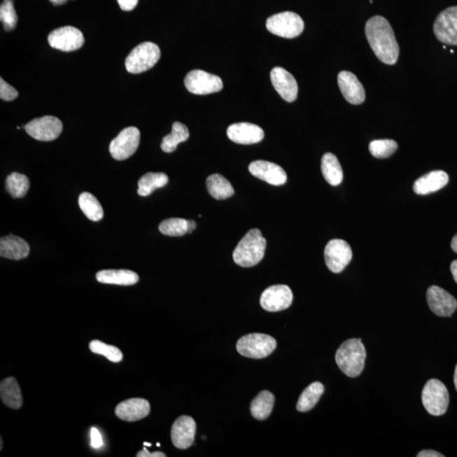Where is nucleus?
<instances>
[{"mask_svg": "<svg viewBox=\"0 0 457 457\" xmlns=\"http://www.w3.org/2000/svg\"><path fill=\"white\" fill-rule=\"evenodd\" d=\"M365 34L372 50L380 62L386 64L398 62L400 47L393 28L383 16L375 15L367 22Z\"/></svg>", "mask_w": 457, "mask_h": 457, "instance_id": "f257e3e1", "label": "nucleus"}, {"mask_svg": "<svg viewBox=\"0 0 457 457\" xmlns=\"http://www.w3.org/2000/svg\"><path fill=\"white\" fill-rule=\"evenodd\" d=\"M267 241L258 229L249 230L234 248L233 260L237 265L250 268L260 264L265 257Z\"/></svg>", "mask_w": 457, "mask_h": 457, "instance_id": "f03ea898", "label": "nucleus"}, {"mask_svg": "<svg viewBox=\"0 0 457 457\" xmlns=\"http://www.w3.org/2000/svg\"><path fill=\"white\" fill-rule=\"evenodd\" d=\"M366 350L361 339H349L342 344L335 354L339 370L350 378L358 377L365 366Z\"/></svg>", "mask_w": 457, "mask_h": 457, "instance_id": "7ed1b4c3", "label": "nucleus"}, {"mask_svg": "<svg viewBox=\"0 0 457 457\" xmlns=\"http://www.w3.org/2000/svg\"><path fill=\"white\" fill-rule=\"evenodd\" d=\"M161 52L157 44L146 42L137 45L125 59V68L132 74L150 70L159 62Z\"/></svg>", "mask_w": 457, "mask_h": 457, "instance_id": "20e7f679", "label": "nucleus"}, {"mask_svg": "<svg viewBox=\"0 0 457 457\" xmlns=\"http://www.w3.org/2000/svg\"><path fill=\"white\" fill-rule=\"evenodd\" d=\"M276 349V341L270 335L249 334L241 337L237 344L238 353L244 357L261 359L268 357Z\"/></svg>", "mask_w": 457, "mask_h": 457, "instance_id": "39448f33", "label": "nucleus"}, {"mask_svg": "<svg viewBox=\"0 0 457 457\" xmlns=\"http://www.w3.org/2000/svg\"><path fill=\"white\" fill-rule=\"evenodd\" d=\"M266 27L271 34L284 38H294L302 34L304 22L300 15L286 11L270 16L267 20Z\"/></svg>", "mask_w": 457, "mask_h": 457, "instance_id": "423d86ee", "label": "nucleus"}, {"mask_svg": "<svg viewBox=\"0 0 457 457\" xmlns=\"http://www.w3.org/2000/svg\"><path fill=\"white\" fill-rule=\"evenodd\" d=\"M449 393L446 386L439 379L428 380L422 392V402L428 414L442 416L449 406Z\"/></svg>", "mask_w": 457, "mask_h": 457, "instance_id": "0eeeda50", "label": "nucleus"}, {"mask_svg": "<svg viewBox=\"0 0 457 457\" xmlns=\"http://www.w3.org/2000/svg\"><path fill=\"white\" fill-rule=\"evenodd\" d=\"M184 83L185 88L197 95L211 94L223 89V82L220 76L202 70L190 71Z\"/></svg>", "mask_w": 457, "mask_h": 457, "instance_id": "6e6552de", "label": "nucleus"}, {"mask_svg": "<svg viewBox=\"0 0 457 457\" xmlns=\"http://www.w3.org/2000/svg\"><path fill=\"white\" fill-rule=\"evenodd\" d=\"M140 136V131L136 127L124 129L109 145L111 156L116 160H127L134 155L139 148Z\"/></svg>", "mask_w": 457, "mask_h": 457, "instance_id": "1a4fd4ad", "label": "nucleus"}, {"mask_svg": "<svg viewBox=\"0 0 457 457\" xmlns=\"http://www.w3.org/2000/svg\"><path fill=\"white\" fill-rule=\"evenodd\" d=\"M353 258V251L346 241L339 239L328 242L325 249V260L331 272H342Z\"/></svg>", "mask_w": 457, "mask_h": 457, "instance_id": "9d476101", "label": "nucleus"}, {"mask_svg": "<svg viewBox=\"0 0 457 457\" xmlns=\"http://www.w3.org/2000/svg\"><path fill=\"white\" fill-rule=\"evenodd\" d=\"M27 134L42 141H54L62 134V121L54 116H43L30 121L25 125Z\"/></svg>", "mask_w": 457, "mask_h": 457, "instance_id": "9b49d317", "label": "nucleus"}, {"mask_svg": "<svg viewBox=\"0 0 457 457\" xmlns=\"http://www.w3.org/2000/svg\"><path fill=\"white\" fill-rule=\"evenodd\" d=\"M48 43L55 50L71 52L82 48L85 39L83 32L73 27L58 28L48 35Z\"/></svg>", "mask_w": 457, "mask_h": 457, "instance_id": "f8f14e48", "label": "nucleus"}, {"mask_svg": "<svg viewBox=\"0 0 457 457\" xmlns=\"http://www.w3.org/2000/svg\"><path fill=\"white\" fill-rule=\"evenodd\" d=\"M434 32L439 41L457 45V6L447 8L437 16Z\"/></svg>", "mask_w": 457, "mask_h": 457, "instance_id": "ddd939ff", "label": "nucleus"}, {"mask_svg": "<svg viewBox=\"0 0 457 457\" xmlns=\"http://www.w3.org/2000/svg\"><path fill=\"white\" fill-rule=\"evenodd\" d=\"M293 301V291L288 286L276 285L264 291L260 298V304L262 309L269 312H280L288 309Z\"/></svg>", "mask_w": 457, "mask_h": 457, "instance_id": "4468645a", "label": "nucleus"}, {"mask_svg": "<svg viewBox=\"0 0 457 457\" xmlns=\"http://www.w3.org/2000/svg\"><path fill=\"white\" fill-rule=\"evenodd\" d=\"M427 301L432 312L440 317H451L457 307L456 298L447 290L436 286L428 288Z\"/></svg>", "mask_w": 457, "mask_h": 457, "instance_id": "2eb2a0df", "label": "nucleus"}, {"mask_svg": "<svg viewBox=\"0 0 457 457\" xmlns=\"http://www.w3.org/2000/svg\"><path fill=\"white\" fill-rule=\"evenodd\" d=\"M270 78L274 89L286 102L293 103L297 99L298 85L289 71L282 67L274 68L270 72Z\"/></svg>", "mask_w": 457, "mask_h": 457, "instance_id": "dca6fc26", "label": "nucleus"}, {"mask_svg": "<svg viewBox=\"0 0 457 457\" xmlns=\"http://www.w3.org/2000/svg\"><path fill=\"white\" fill-rule=\"evenodd\" d=\"M196 422L191 416H181L176 420L171 428V440L174 446L185 450L192 446L195 439Z\"/></svg>", "mask_w": 457, "mask_h": 457, "instance_id": "f3484780", "label": "nucleus"}, {"mask_svg": "<svg viewBox=\"0 0 457 457\" xmlns=\"http://www.w3.org/2000/svg\"><path fill=\"white\" fill-rule=\"evenodd\" d=\"M338 85L347 102L358 105L366 99L365 89L353 73L342 71L338 75Z\"/></svg>", "mask_w": 457, "mask_h": 457, "instance_id": "a211bd4d", "label": "nucleus"}, {"mask_svg": "<svg viewBox=\"0 0 457 457\" xmlns=\"http://www.w3.org/2000/svg\"><path fill=\"white\" fill-rule=\"evenodd\" d=\"M249 171L255 177L273 185H282L287 181V175L280 165L269 161L257 160L249 165Z\"/></svg>", "mask_w": 457, "mask_h": 457, "instance_id": "6ab92c4d", "label": "nucleus"}, {"mask_svg": "<svg viewBox=\"0 0 457 457\" xmlns=\"http://www.w3.org/2000/svg\"><path fill=\"white\" fill-rule=\"evenodd\" d=\"M227 136L234 143L250 145L260 143L264 139L265 132L257 125L241 122L230 125Z\"/></svg>", "mask_w": 457, "mask_h": 457, "instance_id": "aec40b11", "label": "nucleus"}, {"mask_svg": "<svg viewBox=\"0 0 457 457\" xmlns=\"http://www.w3.org/2000/svg\"><path fill=\"white\" fill-rule=\"evenodd\" d=\"M150 412V404L147 400L132 398L125 400L115 408V415L123 421L136 422L145 419Z\"/></svg>", "mask_w": 457, "mask_h": 457, "instance_id": "412c9836", "label": "nucleus"}, {"mask_svg": "<svg viewBox=\"0 0 457 457\" xmlns=\"http://www.w3.org/2000/svg\"><path fill=\"white\" fill-rule=\"evenodd\" d=\"M30 253V246L22 238L9 234L0 239V256L11 260H21Z\"/></svg>", "mask_w": 457, "mask_h": 457, "instance_id": "4be33fe9", "label": "nucleus"}, {"mask_svg": "<svg viewBox=\"0 0 457 457\" xmlns=\"http://www.w3.org/2000/svg\"><path fill=\"white\" fill-rule=\"evenodd\" d=\"M449 176L442 171H435L426 174L415 181L414 190L419 195H428L442 189L448 184Z\"/></svg>", "mask_w": 457, "mask_h": 457, "instance_id": "5701e85b", "label": "nucleus"}, {"mask_svg": "<svg viewBox=\"0 0 457 457\" xmlns=\"http://www.w3.org/2000/svg\"><path fill=\"white\" fill-rule=\"evenodd\" d=\"M97 281L103 284L132 286L139 281V274L131 270L108 269L99 271L96 274Z\"/></svg>", "mask_w": 457, "mask_h": 457, "instance_id": "b1692460", "label": "nucleus"}, {"mask_svg": "<svg viewBox=\"0 0 457 457\" xmlns=\"http://www.w3.org/2000/svg\"><path fill=\"white\" fill-rule=\"evenodd\" d=\"M0 396L5 405L12 409H19L23 404L21 388L13 377L2 380L0 384Z\"/></svg>", "mask_w": 457, "mask_h": 457, "instance_id": "393cba45", "label": "nucleus"}, {"mask_svg": "<svg viewBox=\"0 0 457 457\" xmlns=\"http://www.w3.org/2000/svg\"><path fill=\"white\" fill-rule=\"evenodd\" d=\"M321 171L325 179L333 187H337L343 181V171L337 157L331 153H327L322 157Z\"/></svg>", "mask_w": 457, "mask_h": 457, "instance_id": "a878e982", "label": "nucleus"}, {"mask_svg": "<svg viewBox=\"0 0 457 457\" xmlns=\"http://www.w3.org/2000/svg\"><path fill=\"white\" fill-rule=\"evenodd\" d=\"M207 189L210 195L216 200H225L232 197L234 190L230 182L220 174H213L208 177Z\"/></svg>", "mask_w": 457, "mask_h": 457, "instance_id": "bb28decb", "label": "nucleus"}, {"mask_svg": "<svg viewBox=\"0 0 457 457\" xmlns=\"http://www.w3.org/2000/svg\"><path fill=\"white\" fill-rule=\"evenodd\" d=\"M274 404V395L268 391H262L251 404V414L254 419L265 420L272 412Z\"/></svg>", "mask_w": 457, "mask_h": 457, "instance_id": "cd10ccee", "label": "nucleus"}, {"mask_svg": "<svg viewBox=\"0 0 457 457\" xmlns=\"http://www.w3.org/2000/svg\"><path fill=\"white\" fill-rule=\"evenodd\" d=\"M323 391H325V386L321 382L311 384L299 398L297 404V411L306 412L312 410L321 399Z\"/></svg>", "mask_w": 457, "mask_h": 457, "instance_id": "c85d7f7f", "label": "nucleus"}, {"mask_svg": "<svg viewBox=\"0 0 457 457\" xmlns=\"http://www.w3.org/2000/svg\"><path fill=\"white\" fill-rule=\"evenodd\" d=\"M190 133L187 125L181 122H175L172 125V131L165 136L162 141L161 148L165 153H173L176 150L178 144L188 141Z\"/></svg>", "mask_w": 457, "mask_h": 457, "instance_id": "c756f323", "label": "nucleus"}, {"mask_svg": "<svg viewBox=\"0 0 457 457\" xmlns=\"http://www.w3.org/2000/svg\"><path fill=\"white\" fill-rule=\"evenodd\" d=\"M169 178L164 173H148L141 176L139 181L137 193L141 197H148L155 190L164 188L168 184Z\"/></svg>", "mask_w": 457, "mask_h": 457, "instance_id": "7c9ffc66", "label": "nucleus"}, {"mask_svg": "<svg viewBox=\"0 0 457 457\" xmlns=\"http://www.w3.org/2000/svg\"><path fill=\"white\" fill-rule=\"evenodd\" d=\"M80 209L89 220L99 221L104 217V210L99 202L91 193L83 192L79 197Z\"/></svg>", "mask_w": 457, "mask_h": 457, "instance_id": "2f4dec72", "label": "nucleus"}, {"mask_svg": "<svg viewBox=\"0 0 457 457\" xmlns=\"http://www.w3.org/2000/svg\"><path fill=\"white\" fill-rule=\"evenodd\" d=\"M6 188L12 197L22 198L27 195L30 188V182L26 176L14 172L7 176Z\"/></svg>", "mask_w": 457, "mask_h": 457, "instance_id": "473e14b6", "label": "nucleus"}, {"mask_svg": "<svg viewBox=\"0 0 457 457\" xmlns=\"http://www.w3.org/2000/svg\"><path fill=\"white\" fill-rule=\"evenodd\" d=\"M160 232L168 237H182L188 233V220L184 218H168L161 222Z\"/></svg>", "mask_w": 457, "mask_h": 457, "instance_id": "72a5a7b5", "label": "nucleus"}, {"mask_svg": "<svg viewBox=\"0 0 457 457\" xmlns=\"http://www.w3.org/2000/svg\"><path fill=\"white\" fill-rule=\"evenodd\" d=\"M398 144L394 140H375L370 144L371 155L377 159H386L398 150Z\"/></svg>", "mask_w": 457, "mask_h": 457, "instance_id": "f704fd0d", "label": "nucleus"}, {"mask_svg": "<svg viewBox=\"0 0 457 457\" xmlns=\"http://www.w3.org/2000/svg\"><path fill=\"white\" fill-rule=\"evenodd\" d=\"M89 349L95 354L103 355L109 361L120 363L122 361L123 354L119 349L114 346L107 345L102 342L92 341L89 344Z\"/></svg>", "mask_w": 457, "mask_h": 457, "instance_id": "c9c22d12", "label": "nucleus"}, {"mask_svg": "<svg viewBox=\"0 0 457 457\" xmlns=\"http://www.w3.org/2000/svg\"><path fill=\"white\" fill-rule=\"evenodd\" d=\"M0 20L6 31L14 30L17 25L18 17L16 14L13 0H3L0 6Z\"/></svg>", "mask_w": 457, "mask_h": 457, "instance_id": "e433bc0d", "label": "nucleus"}, {"mask_svg": "<svg viewBox=\"0 0 457 457\" xmlns=\"http://www.w3.org/2000/svg\"><path fill=\"white\" fill-rule=\"evenodd\" d=\"M18 92L8 84L3 78L0 79V98L3 101H12L17 98Z\"/></svg>", "mask_w": 457, "mask_h": 457, "instance_id": "4c0bfd02", "label": "nucleus"}, {"mask_svg": "<svg viewBox=\"0 0 457 457\" xmlns=\"http://www.w3.org/2000/svg\"><path fill=\"white\" fill-rule=\"evenodd\" d=\"M91 446L95 449L101 448L104 446L102 436L96 428H91Z\"/></svg>", "mask_w": 457, "mask_h": 457, "instance_id": "58836bf2", "label": "nucleus"}, {"mask_svg": "<svg viewBox=\"0 0 457 457\" xmlns=\"http://www.w3.org/2000/svg\"><path fill=\"white\" fill-rule=\"evenodd\" d=\"M120 9L125 11H131L135 9L139 0H117Z\"/></svg>", "mask_w": 457, "mask_h": 457, "instance_id": "ea45409f", "label": "nucleus"}, {"mask_svg": "<svg viewBox=\"0 0 457 457\" xmlns=\"http://www.w3.org/2000/svg\"><path fill=\"white\" fill-rule=\"evenodd\" d=\"M136 456L137 457H165L167 456V455L160 451L150 453L147 450V449H146V447H144L143 451H141L139 453H137Z\"/></svg>", "mask_w": 457, "mask_h": 457, "instance_id": "a19ab883", "label": "nucleus"}, {"mask_svg": "<svg viewBox=\"0 0 457 457\" xmlns=\"http://www.w3.org/2000/svg\"><path fill=\"white\" fill-rule=\"evenodd\" d=\"M418 457H443L444 456L442 454H440V452H437L435 451H431V450H427V451H423L421 452H419L418 455H416Z\"/></svg>", "mask_w": 457, "mask_h": 457, "instance_id": "79ce46f5", "label": "nucleus"}, {"mask_svg": "<svg viewBox=\"0 0 457 457\" xmlns=\"http://www.w3.org/2000/svg\"><path fill=\"white\" fill-rule=\"evenodd\" d=\"M451 271L453 278H454L455 281L457 283V260L451 262Z\"/></svg>", "mask_w": 457, "mask_h": 457, "instance_id": "37998d69", "label": "nucleus"}, {"mask_svg": "<svg viewBox=\"0 0 457 457\" xmlns=\"http://www.w3.org/2000/svg\"><path fill=\"white\" fill-rule=\"evenodd\" d=\"M197 227L196 222L194 220H188V234H191Z\"/></svg>", "mask_w": 457, "mask_h": 457, "instance_id": "c03bdc74", "label": "nucleus"}, {"mask_svg": "<svg viewBox=\"0 0 457 457\" xmlns=\"http://www.w3.org/2000/svg\"><path fill=\"white\" fill-rule=\"evenodd\" d=\"M50 1L55 6H63L64 3H66L68 0H50Z\"/></svg>", "mask_w": 457, "mask_h": 457, "instance_id": "a18cd8bd", "label": "nucleus"}, {"mask_svg": "<svg viewBox=\"0 0 457 457\" xmlns=\"http://www.w3.org/2000/svg\"><path fill=\"white\" fill-rule=\"evenodd\" d=\"M451 248L453 251H454L455 253H457V234L454 237H453L451 241Z\"/></svg>", "mask_w": 457, "mask_h": 457, "instance_id": "49530a36", "label": "nucleus"}, {"mask_svg": "<svg viewBox=\"0 0 457 457\" xmlns=\"http://www.w3.org/2000/svg\"><path fill=\"white\" fill-rule=\"evenodd\" d=\"M454 384H455V386H456V390L457 391V365H456V370H455Z\"/></svg>", "mask_w": 457, "mask_h": 457, "instance_id": "de8ad7c7", "label": "nucleus"}, {"mask_svg": "<svg viewBox=\"0 0 457 457\" xmlns=\"http://www.w3.org/2000/svg\"><path fill=\"white\" fill-rule=\"evenodd\" d=\"M144 446H145V447H152V444H150V443H147V442H144Z\"/></svg>", "mask_w": 457, "mask_h": 457, "instance_id": "09e8293b", "label": "nucleus"}, {"mask_svg": "<svg viewBox=\"0 0 457 457\" xmlns=\"http://www.w3.org/2000/svg\"><path fill=\"white\" fill-rule=\"evenodd\" d=\"M2 449H3V440H2V439H1V448H0V450L2 451Z\"/></svg>", "mask_w": 457, "mask_h": 457, "instance_id": "8fccbe9b", "label": "nucleus"}]
</instances>
